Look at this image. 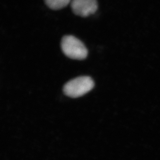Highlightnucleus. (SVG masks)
I'll return each instance as SVG.
<instances>
[{"label":"nucleus","mask_w":160,"mask_h":160,"mask_svg":"<svg viewBox=\"0 0 160 160\" xmlns=\"http://www.w3.org/2000/svg\"><path fill=\"white\" fill-rule=\"evenodd\" d=\"M61 47L64 54L70 59L82 60L88 56V49L83 42L72 35L63 36Z\"/></svg>","instance_id":"f257e3e1"},{"label":"nucleus","mask_w":160,"mask_h":160,"mask_svg":"<svg viewBox=\"0 0 160 160\" xmlns=\"http://www.w3.org/2000/svg\"><path fill=\"white\" fill-rule=\"evenodd\" d=\"M94 86L92 78L83 76L72 79L64 86L63 92L65 95L72 98L82 97L90 91Z\"/></svg>","instance_id":"f03ea898"},{"label":"nucleus","mask_w":160,"mask_h":160,"mask_svg":"<svg viewBox=\"0 0 160 160\" xmlns=\"http://www.w3.org/2000/svg\"><path fill=\"white\" fill-rule=\"evenodd\" d=\"M71 6L76 15L87 17L97 12L98 3L97 0H71Z\"/></svg>","instance_id":"7ed1b4c3"},{"label":"nucleus","mask_w":160,"mask_h":160,"mask_svg":"<svg viewBox=\"0 0 160 160\" xmlns=\"http://www.w3.org/2000/svg\"><path fill=\"white\" fill-rule=\"evenodd\" d=\"M71 0H45L48 7L53 10H59L65 8L71 3Z\"/></svg>","instance_id":"20e7f679"}]
</instances>
